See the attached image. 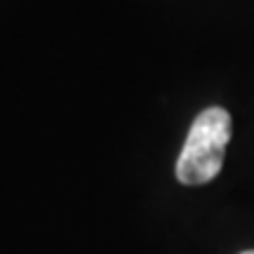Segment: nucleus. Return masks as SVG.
<instances>
[{
    "label": "nucleus",
    "instance_id": "nucleus-1",
    "mask_svg": "<svg viewBox=\"0 0 254 254\" xmlns=\"http://www.w3.org/2000/svg\"><path fill=\"white\" fill-rule=\"evenodd\" d=\"M231 139V116L228 111L212 106L193 120L179 160L177 179L186 186H202L212 182L224 165L226 144Z\"/></svg>",
    "mask_w": 254,
    "mask_h": 254
},
{
    "label": "nucleus",
    "instance_id": "nucleus-2",
    "mask_svg": "<svg viewBox=\"0 0 254 254\" xmlns=\"http://www.w3.org/2000/svg\"><path fill=\"white\" fill-rule=\"evenodd\" d=\"M243 254H254V250H250V252H243Z\"/></svg>",
    "mask_w": 254,
    "mask_h": 254
}]
</instances>
